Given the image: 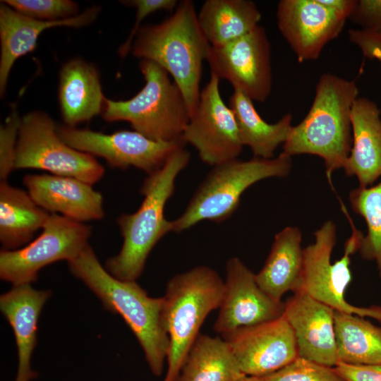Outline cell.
Masks as SVG:
<instances>
[{"label":"cell","mask_w":381,"mask_h":381,"mask_svg":"<svg viewBox=\"0 0 381 381\" xmlns=\"http://www.w3.org/2000/svg\"><path fill=\"white\" fill-rule=\"evenodd\" d=\"M68 264L71 274L99 298L106 310L122 318L143 349L151 372L159 376L169 348L162 322L163 296L151 297L136 281L114 277L102 265L90 244Z\"/></svg>","instance_id":"cell-1"},{"label":"cell","mask_w":381,"mask_h":381,"mask_svg":"<svg viewBox=\"0 0 381 381\" xmlns=\"http://www.w3.org/2000/svg\"><path fill=\"white\" fill-rule=\"evenodd\" d=\"M358 93L353 80L330 73L321 75L308 114L292 126L283 144V152L291 157L308 154L322 158L331 186L332 173L343 169L351 151V111Z\"/></svg>","instance_id":"cell-2"},{"label":"cell","mask_w":381,"mask_h":381,"mask_svg":"<svg viewBox=\"0 0 381 381\" xmlns=\"http://www.w3.org/2000/svg\"><path fill=\"white\" fill-rule=\"evenodd\" d=\"M210 49L193 1L184 0L160 23L141 26L131 50L134 56L155 62L172 76L191 117L198 105L202 64Z\"/></svg>","instance_id":"cell-3"},{"label":"cell","mask_w":381,"mask_h":381,"mask_svg":"<svg viewBox=\"0 0 381 381\" xmlns=\"http://www.w3.org/2000/svg\"><path fill=\"white\" fill-rule=\"evenodd\" d=\"M190 152L183 147L175 150L163 167L147 175L140 188L144 199L137 211L121 214L116 219L123 244L119 253L107 260L106 270L116 278L136 281L157 242L172 231L164 207L175 190L179 173L188 165Z\"/></svg>","instance_id":"cell-4"},{"label":"cell","mask_w":381,"mask_h":381,"mask_svg":"<svg viewBox=\"0 0 381 381\" xmlns=\"http://www.w3.org/2000/svg\"><path fill=\"white\" fill-rule=\"evenodd\" d=\"M223 289L219 274L206 265L177 274L168 281L162 310L169 339L167 371L163 381H176L205 318L218 309Z\"/></svg>","instance_id":"cell-5"},{"label":"cell","mask_w":381,"mask_h":381,"mask_svg":"<svg viewBox=\"0 0 381 381\" xmlns=\"http://www.w3.org/2000/svg\"><path fill=\"white\" fill-rule=\"evenodd\" d=\"M139 68L145 81L143 88L127 100L105 97L102 118L108 122L127 121L133 131L154 140H183L190 116L180 88L152 61L142 59Z\"/></svg>","instance_id":"cell-6"},{"label":"cell","mask_w":381,"mask_h":381,"mask_svg":"<svg viewBox=\"0 0 381 381\" xmlns=\"http://www.w3.org/2000/svg\"><path fill=\"white\" fill-rule=\"evenodd\" d=\"M291 167V157L283 152L271 159L236 158L212 167L184 212L171 221L172 231L182 232L204 220L220 223L228 219L246 190L265 179L286 177Z\"/></svg>","instance_id":"cell-7"},{"label":"cell","mask_w":381,"mask_h":381,"mask_svg":"<svg viewBox=\"0 0 381 381\" xmlns=\"http://www.w3.org/2000/svg\"><path fill=\"white\" fill-rule=\"evenodd\" d=\"M340 202L352 229L351 235L344 244V254L332 262L337 241L336 226L331 220L325 222L314 233L313 243L303 248V267L298 291L305 292L336 311L381 322V306L359 307L346 300V290L352 279L351 257L358 250L363 235L356 228L343 202Z\"/></svg>","instance_id":"cell-8"},{"label":"cell","mask_w":381,"mask_h":381,"mask_svg":"<svg viewBox=\"0 0 381 381\" xmlns=\"http://www.w3.org/2000/svg\"><path fill=\"white\" fill-rule=\"evenodd\" d=\"M45 112L31 111L21 118L15 169H35L68 176L91 185L104 174V167L87 153L67 145Z\"/></svg>","instance_id":"cell-9"},{"label":"cell","mask_w":381,"mask_h":381,"mask_svg":"<svg viewBox=\"0 0 381 381\" xmlns=\"http://www.w3.org/2000/svg\"><path fill=\"white\" fill-rule=\"evenodd\" d=\"M91 226L58 214H50L41 234L20 248L0 252V277L13 286L35 282L45 266L69 262L89 244Z\"/></svg>","instance_id":"cell-10"},{"label":"cell","mask_w":381,"mask_h":381,"mask_svg":"<svg viewBox=\"0 0 381 381\" xmlns=\"http://www.w3.org/2000/svg\"><path fill=\"white\" fill-rule=\"evenodd\" d=\"M56 129L62 140L73 148L101 157L111 167H133L147 175L161 169L175 150L186 145L183 140H154L135 131L106 134L66 126Z\"/></svg>","instance_id":"cell-11"},{"label":"cell","mask_w":381,"mask_h":381,"mask_svg":"<svg viewBox=\"0 0 381 381\" xmlns=\"http://www.w3.org/2000/svg\"><path fill=\"white\" fill-rule=\"evenodd\" d=\"M207 61L211 74L229 81L253 101L265 102L271 93L272 75L270 43L260 25L245 35L212 47Z\"/></svg>","instance_id":"cell-12"},{"label":"cell","mask_w":381,"mask_h":381,"mask_svg":"<svg viewBox=\"0 0 381 381\" xmlns=\"http://www.w3.org/2000/svg\"><path fill=\"white\" fill-rule=\"evenodd\" d=\"M182 138L197 150L204 163L212 167L236 159L242 152L234 114L222 99L219 79L214 74L200 92L197 109Z\"/></svg>","instance_id":"cell-13"},{"label":"cell","mask_w":381,"mask_h":381,"mask_svg":"<svg viewBox=\"0 0 381 381\" xmlns=\"http://www.w3.org/2000/svg\"><path fill=\"white\" fill-rule=\"evenodd\" d=\"M284 303L274 301L258 286L255 274L238 258L226 264V279L214 331L222 337L246 327L275 320L283 315Z\"/></svg>","instance_id":"cell-14"},{"label":"cell","mask_w":381,"mask_h":381,"mask_svg":"<svg viewBox=\"0 0 381 381\" xmlns=\"http://www.w3.org/2000/svg\"><path fill=\"white\" fill-rule=\"evenodd\" d=\"M222 338L246 375L260 377L272 374L299 357L294 331L284 314Z\"/></svg>","instance_id":"cell-15"},{"label":"cell","mask_w":381,"mask_h":381,"mask_svg":"<svg viewBox=\"0 0 381 381\" xmlns=\"http://www.w3.org/2000/svg\"><path fill=\"white\" fill-rule=\"evenodd\" d=\"M276 17L279 32L301 63L318 59L347 20L319 0H281Z\"/></svg>","instance_id":"cell-16"},{"label":"cell","mask_w":381,"mask_h":381,"mask_svg":"<svg viewBox=\"0 0 381 381\" xmlns=\"http://www.w3.org/2000/svg\"><path fill=\"white\" fill-rule=\"evenodd\" d=\"M284 303V315L291 327L298 356L326 366L339 362L334 312L303 291L294 293Z\"/></svg>","instance_id":"cell-17"},{"label":"cell","mask_w":381,"mask_h":381,"mask_svg":"<svg viewBox=\"0 0 381 381\" xmlns=\"http://www.w3.org/2000/svg\"><path fill=\"white\" fill-rule=\"evenodd\" d=\"M23 183L33 200L50 214L83 223L104 215L102 194L83 181L54 174H28Z\"/></svg>","instance_id":"cell-18"},{"label":"cell","mask_w":381,"mask_h":381,"mask_svg":"<svg viewBox=\"0 0 381 381\" xmlns=\"http://www.w3.org/2000/svg\"><path fill=\"white\" fill-rule=\"evenodd\" d=\"M100 8L85 9L74 17L55 21H45L25 16L4 3L0 5V95L4 96L11 70L16 61L36 47L40 34L54 27L82 28L96 20Z\"/></svg>","instance_id":"cell-19"},{"label":"cell","mask_w":381,"mask_h":381,"mask_svg":"<svg viewBox=\"0 0 381 381\" xmlns=\"http://www.w3.org/2000/svg\"><path fill=\"white\" fill-rule=\"evenodd\" d=\"M49 290H37L30 284L13 286L0 296V310L13 329L18 364L15 381H30L37 376L31 358L37 342V323L42 309L49 298Z\"/></svg>","instance_id":"cell-20"},{"label":"cell","mask_w":381,"mask_h":381,"mask_svg":"<svg viewBox=\"0 0 381 381\" xmlns=\"http://www.w3.org/2000/svg\"><path fill=\"white\" fill-rule=\"evenodd\" d=\"M381 111L372 100L358 97L351 108L352 145L343 167L356 176L359 186L373 185L381 177Z\"/></svg>","instance_id":"cell-21"},{"label":"cell","mask_w":381,"mask_h":381,"mask_svg":"<svg viewBox=\"0 0 381 381\" xmlns=\"http://www.w3.org/2000/svg\"><path fill=\"white\" fill-rule=\"evenodd\" d=\"M104 99L99 71L95 66L73 59L61 67L59 102L66 126L75 127L102 114Z\"/></svg>","instance_id":"cell-22"},{"label":"cell","mask_w":381,"mask_h":381,"mask_svg":"<svg viewBox=\"0 0 381 381\" xmlns=\"http://www.w3.org/2000/svg\"><path fill=\"white\" fill-rule=\"evenodd\" d=\"M302 234L296 226H286L274 238L260 270L255 274L258 286L274 301L282 302L288 291L300 290L303 267Z\"/></svg>","instance_id":"cell-23"},{"label":"cell","mask_w":381,"mask_h":381,"mask_svg":"<svg viewBox=\"0 0 381 381\" xmlns=\"http://www.w3.org/2000/svg\"><path fill=\"white\" fill-rule=\"evenodd\" d=\"M50 213L40 207L28 191L0 183V242L13 250L28 243L44 227Z\"/></svg>","instance_id":"cell-24"},{"label":"cell","mask_w":381,"mask_h":381,"mask_svg":"<svg viewBox=\"0 0 381 381\" xmlns=\"http://www.w3.org/2000/svg\"><path fill=\"white\" fill-rule=\"evenodd\" d=\"M261 13L250 0H207L202 5L198 20L212 47L235 40L259 25Z\"/></svg>","instance_id":"cell-25"},{"label":"cell","mask_w":381,"mask_h":381,"mask_svg":"<svg viewBox=\"0 0 381 381\" xmlns=\"http://www.w3.org/2000/svg\"><path fill=\"white\" fill-rule=\"evenodd\" d=\"M229 106L234 114L242 145L248 146L254 157L273 158L275 150L289 135L291 114H286L276 123H269L258 114L253 100L236 90L229 98Z\"/></svg>","instance_id":"cell-26"},{"label":"cell","mask_w":381,"mask_h":381,"mask_svg":"<svg viewBox=\"0 0 381 381\" xmlns=\"http://www.w3.org/2000/svg\"><path fill=\"white\" fill-rule=\"evenodd\" d=\"M243 375L226 340L200 334L189 349L176 381H236Z\"/></svg>","instance_id":"cell-27"},{"label":"cell","mask_w":381,"mask_h":381,"mask_svg":"<svg viewBox=\"0 0 381 381\" xmlns=\"http://www.w3.org/2000/svg\"><path fill=\"white\" fill-rule=\"evenodd\" d=\"M334 325L339 362L350 365L381 363V327L364 317L336 310Z\"/></svg>","instance_id":"cell-28"},{"label":"cell","mask_w":381,"mask_h":381,"mask_svg":"<svg viewBox=\"0 0 381 381\" xmlns=\"http://www.w3.org/2000/svg\"><path fill=\"white\" fill-rule=\"evenodd\" d=\"M349 199L352 210L365 219L367 226L358 249L360 255L375 261L381 278V180L375 186L353 189Z\"/></svg>","instance_id":"cell-29"},{"label":"cell","mask_w":381,"mask_h":381,"mask_svg":"<svg viewBox=\"0 0 381 381\" xmlns=\"http://www.w3.org/2000/svg\"><path fill=\"white\" fill-rule=\"evenodd\" d=\"M15 11L28 17L55 21L74 17L78 5L70 0H5L1 1Z\"/></svg>","instance_id":"cell-30"},{"label":"cell","mask_w":381,"mask_h":381,"mask_svg":"<svg viewBox=\"0 0 381 381\" xmlns=\"http://www.w3.org/2000/svg\"><path fill=\"white\" fill-rule=\"evenodd\" d=\"M259 379L260 381H346L334 367L301 357L282 369Z\"/></svg>","instance_id":"cell-31"},{"label":"cell","mask_w":381,"mask_h":381,"mask_svg":"<svg viewBox=\"0 0 381 381\" xmlns=\"http://www.w3.org/2000/svg\"><path fill=\"white\" fill-rule=\"evenodd\" d=\"M21 118L13 107L0 127V180L7 181L16 169V155Z\"/></svg>","instance_id":"cell-32"},{"label":"cell","mask_w":381,"mask_h":381,"mask_svg":"<svg viewBox=\"0 0 381 381\" xmlns=\"http://www.w3.org/2000/svg\"><path fill=\"white\" fill-rule=\"evenodd\" d=\"M121 2L136 8L135 22L126 40L119 49V54L121 57H125L131 50L133 42L144 18L157 11H172L178 6L176 0H128Z\"/></svg>","instance_id":"cell-33"},{"label":"cell","mask_w":381,"mask_h":381,"mask_svg":"<svg viewBox=\"0 0 381 381\" xmlns=\"http://www.w3.org/2000/svg\"><path fill=\"white\" fill-rule=\"evenodd\" d=\"M348 19L361 30L381 37V0H358Z\"/></svg>","instance_id":"cell-34"},{"label":"cell","mask_w":381,"mask_h":381,"mask_svg":"<svg viewBox=\"0 0 381 381\" xmlns=\"http://www.w3.org/2000/svg\"><path fill=\"white\" fill-rule=\"evenodd\" d=\"M334 368L346 381H381V363L350 365L339 362Z\"/></svg>","instance_id":"cell-35"},{"label":"cell","mask_w":381,"mask_h":381,"mask_svg":"<svg viewBox=\"0 0 381 381\" xmlns=\"http://www.w3.org/2000/svg\"><path fill=\"white\" fill-rule=\"evenodd\" d=\"M348 35L350 42L359 48L365 57L381 62L380 36L361 29H350Z\"/></svg>","instance_id":"cell-36"},{"label":"cell","mask_w":381,"mask_h":381,"mask_svg":"<svg viewBox=\"0 0 381 381\" xmlns=\"http://www.w3.org/2000/svg\"><path fill=\"white\" fill-rule=\"evenodd\" d=\"M329 8L346 16L347 19L356 6L358 0H319Z\"/></svg>","instance_id":"cell-37"},{"label":"cell","mask_w":381,"mask_h":381,"mask_svg":"<svg viewBox=\"0 0 381 381\" xmlns=\"http://www.w3.org/2000/svg\"><path fill=\"white\" fill-rule=\"evenodd\" d=\"M236 381H260L259 377L249 375H243Z\"/></svg>","instance_id":"cell-38"}]
</instances>
